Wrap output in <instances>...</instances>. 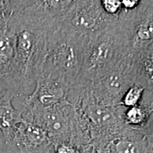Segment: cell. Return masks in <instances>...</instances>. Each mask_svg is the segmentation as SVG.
<instances>
[{
	"mask_svg": "<svg viewBox=\"0 0 153 153\" xmlns=\"http://www.w3.org/2000/svg\"><path fill=\"white\" fill-rule=\"evenodd\" d=\"M117 18L104 11L101 0L72 1L62 22L76 31L90 36L104 29Z\"/></svg>",
	"mask_w": 153,
	"mask_h": 153,
	"instance_id": "obj_5",
	"label": "cell"
},
{
	"mask_svg": "<svg viewBox=\"0 0 153 153\" xmlns=\"http://www.w3.org/2000/svg\"><path fill=\"white\" fill-rule=\"evenodd\" d=\"M97 153H151L145 135L128 127L103 145Z\"/></svg>",
	"mask_w": 153,
	"mask_h": 153,
	"instance_id": "obj_10",
	"label": "cell"
},
{
	"mask_svg": "<svg viewBox=\"0 0 153 153\" xmlns=\"http://www.w3.org/2000/svg\"><path fill=\"white\" fill-rule=\"evenodd\" d=\"M152 114L153 92L145 91L140 104L126 108L123 120L128 127L140 131L148 123Z\"/></svg>",
	"mask_w": 153,
	"mask_h": 153,
	"instance_id": "obj_14",
	"label": "cell"
},
{
	"mask_svg": "<svg viewBox=\"0 0 153 153\" xmlns=\"http://www.w3.org/2000/svg\"><path fill=\"white\" fill-rule=\"evenodd\" d=\"M118 19L128 36L129 54H134L153 43V1L141 0L133 11H122Z\"/></svg>",
	"mask_w": 153,
	"mask_h": 153,
	"instance_id": "obj_7",
	"label": "cell"
},
{
	"mask_svg": "<svg viewBox=\"0 0 153 153\" xmlns=\"http://www.w3.org/2000/svg\"><path fill=\"white\" fill-rule=\"evenodd\" d=\"M133 67L135 84L153 91V43L134 54Z\"/></svg>",
	"mask_w": 153,
	"mask_h": 153,
	"instance_id": "obj_12",
	"label": "cell"
},
{
	"mask_svg": "<svg viewBox=\"0 0 153 153\" xmlns=\"http://www.w3.org/2000/svg\"><path fill=\"white\" fill-rule=\"evenodd\" d=\"M139 131L145 135L148 142L149 149L151 153H153V114L151 116L148 123Z\"/></svg>",
	"mask_w": 153,
	"mask_h": 153,
	"instance_id": "obj_18",
	"label": "cell"
},
{
	"mask_svg": "<svg viewBox=\"0 0 153 153\" xmlns=\"http://www.w3.org/2000/svg\"><path fill=\"white\" fill-rule=\"evenodd\" d=\"M13 1L0 0V28L9 22L12 14Z\"/></svg>",
	"mask_w": 153,
	"mask_h": 153,
	"instance_id": "obj_17",
	"label": "cell"
},
{
	"mask_svg": "<svg viewBox=\"0 0 153 153\" xmlns=\"http://www.w3.org/2000/svg\"><path fill=\"white\" fill-rule=\"evenodd\" d=\"M14 95L7 91L0 98V131L7 143L14 141V133L19 124L24 120L22 110H17L12 105Z\"/></svg>",
	"mask_w": 153,
	"mask_h": 153,
	"instance_id": "obj_11",
	"label": "cell"
},
{
	"mask_svg": "<svg viewBox=\"0 0 153 153\" xmlns=\"http://www.w3.org/2000/svg\"><path fill=\"white\" fill-rule=\"evenodd\" d=\"M22 110L24 120L36 123L46 132L53 147L71 143L74 108L68 100L48 108Z\"/></svg>",
	"mask_w": 153,
	"mask_h": 153,
	"instance_id": "obj_4",
	"label": "cell"
},
{
	"mask_svg": "<svg viewBox=\"0 0 153 153\" xmlns=\"http://www.w3.org/2000/svg\"><path fill=\"white\" fill-rule=\"evenodd\" d=\"M54 153H81L71 143H62L53 147Z\"/></svg>",
	"mask_w": 153,
	"mask_h": 153,
	"instance_id": "obj_19",
	"label": "cell"
},
{
	"mask_svg": "<svg viewBox=\"0 0 153 153\" xmlns=\"http://www.w3.org/2000/svg\"><path fill=\"white\" fill-rule=\"evenodd\" d=\"M140 2V1H139V0H123V1H121L123 11H133L138 7Z\"/></svg>",
	"mask_w": 153,
	"mask_h": 153,
	"instance_id": "obj_20",
	"label": "cell"
},
{
	"mask_svg": "<svg viewBox=\"0 0 153 153\" xmlns=\"http://www.w3.org/2000/svg\"><path fill=\"white\" fill-rule=\"evenodd\" d=\"M145 90L146 89L143 86L133 84L124 93L120 99L119 105L128 108L140 104L143 100Z\"/></svg>",
	"mask_w": 153,
	"mask_h": 153,
	"instance_id": "obj_15",
	"label": "cell"
},
{
	"mask_svg": "<svg viewBox=\"0 0 153 153\" xmlns=\"http://www.w3.org/2000/svg\"><path fill=\"white\" fill-rule=\"evenodd\" d=\"M16 33L8 24L0 28V79L10 73L16 53Z\"/></svg>",
	"mask_w": 153,
	"mask_h": 153,
	"instance_id": "obj_13",
	"label": "cell"
},
{
	"mask_svg": "<svg viewBox=\"0 0 153 153\" xmlns=\"http://www.w3.org/2000/svg\"><path fill=\"white\" fill-rule=\"evenodd\" d=\"M69 87L62 79L42 71L36 79L35 87L26 96L23 108H48L67 100Z\"/></svg>",
	"mask_w": 153,
	"mask_h": 153,
	"instance_id": "obj_8",
	"label": "cell"
},
{
	"mask_svg": "<svg viewBox=\"0 0 153 153\" xmlns=\"http://www.w3.org/2000/svg\"><path fill=\"white\" fill-rule=\"evenodd\" d=\"M135 84L133 57L128 54L111 72L97 81L91 82L92 94L97 100L110 106L119 105L128 88Z\"/></svg>",
	"mask_w": 153,
	"mask_h": 153,
	"instance_id": "obj_6",
	"label": "cell"
},
{
	"mask_svg": "<svg viewBox=\"0 0 153 153\" xmlns=\"http://www.w3.org/2000/svg\"><path fill=\"white\" fill-rule=\"evenodd\" d=\"M7 24L16 33V53L10 73L4 78L14 97L27 94L36 85L47 55L51 30L33 21L13 15Z\"/></svg>",
	"mask_w": 153,
	"mask_h": 153,
	"instance_id": "obj_1",
	"label": "cell"
},
{
	"mask_svg": "<svg viewBox=\"0 0 153 153\" xmlns=\"http://www.w3.org/2000/svg\"><path fill=\"white\" fill-rule=\"evenodd\" d=\"M89 36L62 23L49 32L47 55L42 71L61 78L69 89L82 82V70Z\"/></svg>",
	"mask_w": 153,
	"mask_h": 153,
	"instance_id": "obj_2",
	"label": "cell"
},
{
	"mask_svg": "<svg viewBox=\"0 0 153 153\" xmlns=\"http://www.w3.org/2000/svg\"><path fill=\"white\" fill-rule=\"evenodd\" d=\"M130 53L128 36L118 18L104 29L89 36L82 81L94 82L111 72Z\"/></svg>",
	"mask_w": 153,
	"mask_h": 153,
	"instance_id": "obj_3",
	"label": "cell"
},
{
	"mask_svg": "<svg viewBox=\"0 0 153 153\" xmlns=\"http://www.w3.org/2000/svg\"><path fill=\"white\" fill-rule=\"evenodd\" d=\"M14 141L20 153H50L53 150L46 132L40 126L24 120L19 124Z\"/></svg>",
	"mask_w": 153,
	"mask_h": 153,
	"instance_id": "obj_9",
	"label": "cell"
},
{
	"mask_svg": "<svg viewBox=\"0 0 153 153\" xmlns=\"http://www.w3.org/2000/svg\"><path fill=\"white\" fill-rule=\"evenodd\" d=\"M103 9L111 16L118 18L123 11L121 1L118 0H101Z\"/></svg>",
	"mask_w": 153,
	"mask_h": 153,
	"instance_id": "obj_16",
	"label": "cell"
}]
</instances>
